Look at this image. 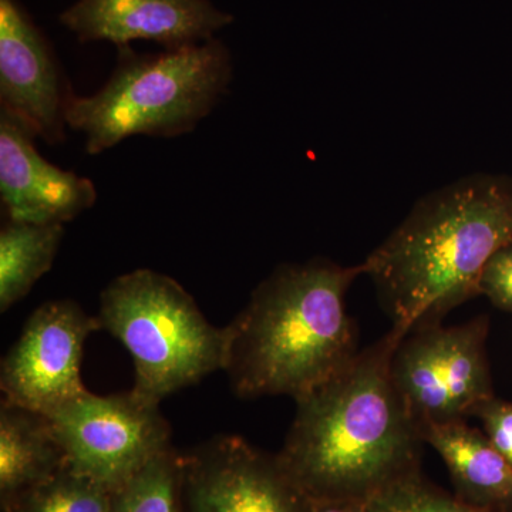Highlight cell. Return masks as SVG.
I'll return each instance as SVG.
<instances>
[{
    "label": "cell",
    "instance_id": "obj_4",
    "mask_svg": "<svg viewBox=\"0 0 512 512\" xmlns=\"http://www.w3.org/2000/svg\"><path fill=\"white\" fill-rule=\"evenodd\" d=\"M232 80V55L218 37L160 53L117 47L109 80L92 96L73 97L67 124L90 156L131 137L184 136L210 116Z\"/></svg>",
    "mask_w": 512,
    "mask_h": 512
},
{
    "label": "cell",
    "instance_id": "obj_17",
    "mask_svg": "<svg viewBox=\"0 0 512 512\" xmlns=\"http://www.w3.org/2000/svg\"><path fill=\"white\" fill-rule=\"evenodd\" d=\"M18 511L113 512V491L66 466L26 495L12 512Z\"/></svg>",
    "mask_w": 512,
    "mask_h": 512
},
{
    "label": "cell",
    "instance_id": "obj_15",
    "mask_svg": "<svg viewBox=\"0 0 512 512\" xmlns=\"http://www.w3.org/2000/svg\"><path fill=\"white\" fill-rule=\"evenodd\" d=\"M63 237L62 224L6 221L0 231V312L22 301L50 271Z\"/></svg>",
    "mask_w": 512,
    "mask_h": 512
},
{
    "label": "cell",
    "instance_id": "obj_1",
    "mask_svg": "<svg viewBox=\"0 0 512 512\" xmlns=\"http://www.w3.org/2000/svg\"><path fill=\"white\" fill-rule=\"evenodd\" d=\"M396 345L387 333L296 400L276 456L309 500L367 503L387 485L419 473L423 436L390 376Z\"/></svg>",
    "mask_w": 512,
    "mask_h": 512
},
{
    "label": "cell",
    "instance_id": "obj_18",
    "mask_svg": "<svg viewBox=\"0 0 512 512\" xmlns=\"http://www.w3.org/2000/svg\"><path fill=\"white\" fill-rule=\"evenodd\" d=\"M366 512H503L477 507L447 493L419 473L387 485L370 497Z\"/></svg>",
    "mask_w": 512,
    "mask_h": 512
},
{
    "label": "cell",
    "instance_id": "obj_22",
    "mask_svg": "<svg viewBox=\"0 0 512 512\" xmlns=\"http://www.w3.org/2000/svg\"><path fill=\"white\" fill-rule=\"evenodd\" d=\"M18 512H20V511H18Z\"/></svg>",
    "mask_w": 512,
    "mask_h": 512
},
{
    "label": "cell",
    "instance_id": "obj_3",
    "mask_svg": "<svg viewBox=\"0 0 512 512\" xmlns=\"http://www.w3.org/2000/svg\"><path fill=\"white\" fill-rule=\"evenodd\" d=\"M363 264L325 258L284 264L252 292L228 333L224 372L241 399H301L355 359L356 330L346 293Z\"/></svg>",
    "mask_w": 512,
    "mask_h": 512
},
{
    "label": "cell",
    "instance_id": "obj_5",
    "mask_svg": "<svg viewBox=\"0 0 512 512\" xmlns=\"http://www.w3.org/2000/svg\"><path fill=\"white\" fill-rule=\"evenodd\" d=\"M101 328L133 357L131 392L148 403L201 382L227 362V328L211 325L180 282L151 269H136L104 288Z\"/></svg>",
    "mask_w": 512,
    "mask_h": 512
},
{
    "label": "cell",
    "instance_id": "obj_12",
    "mask_svg": "<svg viewBox=\"0 0 512 512\" xmlns=\"http://www.w3.org/2000/svg\"><path fill=\"white\" fill-rule=\"evenodd\" d=\"M35 133L0 110V198L9 221L66 224L90 210L97 190L89 178L49 163Z\"/></svg>",
    "mask_w": 512,
    "mask_h": 512
},
{
    "label": "cell",
    "instance_id": "obj_9",
    "mask_svg": "<svg viewBox=\"0 0 512 512\" xmlns=\"http://www.w3.org/2000/svg\"><path fill=\"white\" fill-rule=\"evenodd\" d=\"M183 512H311L276 454L217 436L183 454Z\"/></svg>",
    "mask_w": 512,
    "mask_h": 512
},
{
    "label": "cell",
    "instance_id": "obj_14",
    "mask_svg": "<svg viewBox=\"0 0 512 512\" xmlns=\"http://www.w3.org/2000/svg\"><path fill=\"white\" fill-rule=\"evenodd\" d=\"M67 466L52 421L2 400L0 406V507L12 512L35 488Z\"/></svg>",
    "mask_w": 512,
    "mask_h": 512
},
{
    "label": "cell",
    "instance_id": "obj_8",
    "mask_svg": "<svg viewBox=\"0 0 512 512\" xmlns=\"http://www.w3.org/2000/svg\"><path fill=\"white\" fill-rule=\"evenodd\" d=\"M100 329L99 318L87 315L76 302L43 303L3 357V400L49 416L89 392L80 376L83 348Z\"/></svg>",
    "mask_w": 512,
    "mask_h": 512
},
{
    "label": "cell",
    "instance_id": "obj_10",
    "mask_svg": "<svg viewBox=\"0 0 512 512\" xmlns=\"http://www.w3.org/2000/svg\"><path fill=\"white\" fill-rule=\"evenodd\" d=\"M74 96L52 43L28 10L19 0H0V110L59 146Z\"/></svg>",
    "mask_w": 512,
    "mask_h": 512
},
{
    "label": "cell",
    "instance_id": "obj_2",
    "mask_svg": "<svg viewBox=\"0 0 512 512\" xmlns=\"http://www.w3.org/2000/svg\"><path fill=\"white\" fill-rule=\"evenodd\" d=\"M512 241V177L476 174L424 195L362 262L399 343L480 296L491 256Z\"/></svg>",
    "mask_w": 512,
    "mask_h": 512
},
{
    "label": "cell",
    "instance_id": "obj_11",
    "mask_svg": "<svg viewBox=\"0 0 512 512\" xmlns=\"http://www.w3.org/2000/svg\"><path fill=\"white\" fill-rule=\"evenodd\" d=\"M234 20L211 0H77L59 16L80 43L147 40L164 50L200 45Z\"/></svg>",
    "mask_w": 512,
    "mask_h": 512
},
{
    "label": "cell",
    "instance_id": "obj_16",
    "mask_svg": "<svg viewBox=\"0 0 512 512\" xmlns=\"http://www.w3.org/2000/svg\"><path fill=\"white\" fill-rule=\"evenodd\" d=\"M113 512H183V454L170 447L113 493Z\"/></svg>",
    "mask_w": 512,
    "mask_h": 512
},
{
    "label": "cell",
    "instance_id": "obj_19",
    "mask_svg": "<svg viewBox=\"0 0 512 512\" xmlns=\"http://www.w3.org/2000/svg\"><path fill=\"white\" fill-rule=\"evenodd\" d=\"M478 289L495 308L512 313V241L491 256L481 274Z\"/></svg>",
    "mask_w": 512,
    "mask_h": 512
},
{
    "label": "cell",
    "instance_id": "obj_20",
    "mask_svg": "<svg viewBox=\"0 0 512 512\" xmlns=\"http://www.w3.org/2000/svg\"><path fill=\"white\" fill-rule=\"evenodd\" d=\"M470 417L480 420L485 436L512 466V402L491 397L474 407Z\"/></svg>",
    "mask_w": 512,
    "mask_h": 512
},
{
    "label": "cell",
    "instance_id": "obj_21",
    "mask_svg": "<svg viewBox=\"0 0 512 512\" xmlns=\"http://www.w3.org/2000/svg\"><path fill=\"white\" fill-rule=\"evenodd\" d=\"M311 512H366V503L355 500H311Z\"/></svg>",
    "mask_w": 512,
    "mask_h": 512
},
{
    "label": "cell",
    "instance_id": "obj_7",
    "mask_svg": "<svg viewBox=\"0 0 512 512\" xmlns=\"http://www.w3.org/2000/svg\"><path fill=\"white\" fill-rule=\"evenodd\" d=\"M67 466L109 490H119L171 444L170 424L160 404L133 392H90L49 414Z\"/></svg>",
    "mask_w": 512,
    "mask_h": 512
},
{
    "label": "cell",
    "instance_id": "obj_13",
    "mask_svg": "<svg viewBox=\"0 0 512 512\" xmlns=\"http://www.w3.org/2000/svg\"><path fill=\"white\" fill-rule=\"evenodd\" d=\"M421 436L446 464L458 498L477 507L512 512V466L483 430L460 420L431 424Z\"/></svg>",
    "mask_w": 512,
    "mask_h": 512
},
{
    "label": "cell",
    "instance_id": "obj_6",
    "mask_svg": "<svg viewBox=\"0 0 512 512\" xmlns=\"http://www.w3.org/2000/svg\"><path fill=\"white\" fill-rule=\"evenodd\" d=\"M488 316L463 325L417 326L393 350L390 376L420 430L466 420L494 397L487 355Z\"/></svg>",
    "mask_w": 512,
    "mask_h": 512
}]
</instances>
